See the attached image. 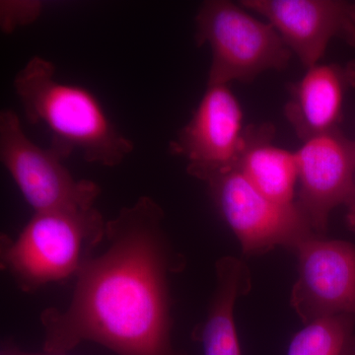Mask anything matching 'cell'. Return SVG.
I'll return each instance as SVG.
<instances>
[{"mask_svg":"<svg viewBox=\"0 0 355 355\" xmlns=\"http://www.w3.org/2000/svg\"><path fill=\"white\" fill-rule=\"evenodd\" d=\"M148 196L107 221V248L77 275L65 309L42 312L43 350L69 354L94 343L116 355H189L173 343L170 282L184 259Z\"/></svg>","mask_w":355,"mask_h":355,"instance_id":"obj_1","label":"cell"},{"mask_svg":"<svg viewBox=\"0 0 355 355\" xmlns=\"http://www.w3.org/2000/svg\"><path fill=\"white\" fill-rule=\"evenodd\" d=\"M12 87L26 120L46 125L51 135L49 147L62 160L76 151L86 162L113 168L135 150L94 93L58 80L57 67L48 58H30L14 76Z\"/></svg>","mask_w":355,"mask_h":355,"instance_id":"obj_2","label":"cell"},{"mask_svg":"<svg viewBox=\"0 0 355 355\" xmlns=\"http://www.w3.org/2000/svg\"><path fill=\"white\" fill-rule=\"evenodd\" d=\"M107 221L96 207L35 212L14 240L1 238L0 265L21 291L76 277L105 241Z\"/></svg>","mask_w":355,"mask_h":355,"instance_id":"obj_3","label":"cell"},{"mask_svg":"<svg viewBox=\"0 0 355 355\" xmlns=\"http://www.w3.org/2000/svg\"><path fill=\"white\" fill-rule=\"evenodd\" d=\"M195 26L196 44L211 51L207 85L252 83L268 70L286 69L293 55L270 23L254 17L240 3L205 1Z\"/></svg>","mask_w":355,"mask_h":355,"instance_id":"obj_4","label":"cell"},{"mask_svg":"<svg viewBox=\"0 0 355 355\" xmlns=\"http://www.w3.org/2000/svg\"><path fill=\"white\" fill-rule=\"evenodd\" d=\"M0 161L35 212L95 207L101 189L90 180H76L64 160L26 135L13 110L0 113Z\"/></svg>","mask_w":355,"mask_h":355,"instance_id":"obj_5","label":"cell"},{"mask_svg":"<svg viewBox=\"0 0 355 355\" xmlns=\"http://www.w3.org/2000/svg\"><path fill=\"white\" fill-rule=\"evenodd\" d=\"M207 184L217 211L246 254L268 253L279 246L294 250L316 234L297 205H280L265 197L237 169Z\"/></svg>","mask_w":355,"mask_h":355,"instance_id":"obj_6","label":"cell"},{"mask_svg":"<svg viewBox=\"0 0 355 355\" xmlns=\"http://www.w3.org/2000/svg\"><path fill=\"white\" fill-rule=\"evenodd\" d=\"M246 130L241 105L229 85H207L191 120L170 142L169 151L186 160L191 177L209 183L237 167Z\"/></svg>","mask_w":355,"mask_h":355,"instance_id":"obj_7","label":"cell"},{"mask_svg":"<svg viewBox=\"0 0 355 355\" xmlns=\"http://www.w3.org/2000/svg\"><path fill=\"white\" fill-rule=\"evenodd\" d=\"M294 251L298 277L291 305L303 323L336 315L355 318V245L314 234Z\"/></svg>","mask_w":355,"mask_h":355,"instance_id":"obj_8","label":"cell"},{"mask_svg":"<svg viewBox=\"0 0 355 355\" xmlns=\"http://www.w3.org/2000/svg\"><path fill=\"white\" fill-rule=\"evenodd\" d=\"M298 164L296 205L313 230L324 236L331 212L347 205L355 188V140L340 130L303 141Z\"/></svg>","mask_w":355,"mask_h":355,"instance_id":"obj_9","label":"cell"},{"mask_svg":"<svg viewBox=\"0 0 355 355\" xmlns=\"http://www.w3.org/2000/svg\"><path fill=\"white\" fill-rule=\"evenodd\" d=\"M279 32L306 69L320 64L333 40L355 46V3L340 0H243Z\"/></svg>","mask_w":355,"mask_h":355,"instance_id":"obj_10","label":"cell"},{"mask_svg":"<svg viewBox=\"0 0 355 355\" xmlns=\"http://www.w3.org/2000/svg\"><path fill=\"white\" fill-rule=\"evenodd\" d=\"M355 87V62L317 64L291 84L284 113L303 141L338 130L345 95Z\"/></svg>","mask_w":355,"mask_h":355,"instance_id":"obj_11","label":"cell"},{"mask_svg":"<svg viewBox=\"0 0 355 355\" xmlns=\"http://www.w3.org/2000/svg\"><path fill=\"white\" fill-rule=\"evenodd\" d=\"M273 139L275 128L270 123L247 127L246 142L235 169L273 202L296 205L298 164L295 151L277 146Z\"/></svg>","mask_w":355,"mask_h":355,"instance_id":"obj_12","label":"cell"},{"mask_svg":"<svg viewBox=\"0 0 355 355\" xmlns=\"http://www.w3.org/2000/svg\"><path fill=\"white\" fill-rule=\"evenodd\" d=\"M216 275L207 318L193 336L202 343L203 355H242L234 310L237 299L251 289V273L240 259L223 257L217 261Z\"/></svg>","mask_w":355,"mask_h":355,"instance_id":"obj_13","label":"cell"},{"mask_svg":"<svg viewBox=\"0 0 355 355\" xmlns=\"http://www.w3.org/2000/svg\"><path fill=\"white\" fill-rule=\"evenodd\" d=\"M287 355H355V318L336 315L305 324Z\"/></svg>","mask_w":355,"mask_h":355,"instance_id":"obj_14","label":"cell"},{"mask_svg":"<svg viewBox=\"0 0 355 355\" xmlns=\"http://www.w3.org/2000/svg\"><path fill=\"white\" fill-rule=\"evenodd\" d=\"M43 6L38 1H2L1 28L12 32L19 26L34 22L41 14Z\"/></svg>","mask_w":355,"mask_h":355,"instance_id":"obj_15","label":"cell"},{"mask_svg":"<svg viewBox=\"0 0 355 355\" xmlns=\"http://www.w3.org/2000/svg\"><path fill=\"white\" fill-rule=\"evenodd\" d=\"M1 354L4 355H67V354H55V352H31L20 349L12 342H6L2 345Z\"/></svg>","mask_w":355,"mask_h":355,"instance_id":"obj_16","label":"cell"},{"mask_svg":"<svg viewBox=\"0 0 355 355\" xmlns=\"http://www.w3.org/2000/svg\"><path fill=\"white\" fill-rule=\"evenodd\" d=\"M347 209V226L352 232L355 233V188L354 193H352V198L349 200V202L345 205Z\"/></svg>","mask_w":355,"mask_h":355,"instance_id":"obj_17","label":"cell"},{"mask_svg":"<svg viewBox=\"0 0 355 355\" xmlns=\"http://www.w3.org/2000/svg\"><path fill=\"white\" fill-rule=\"evenodd\" d=\"M1 355H4L3 354H1Z\"/></svg>","mask_w":355,"mask_h":355,"instance_id":"obj_18","label":"cell"}]
</instances>
